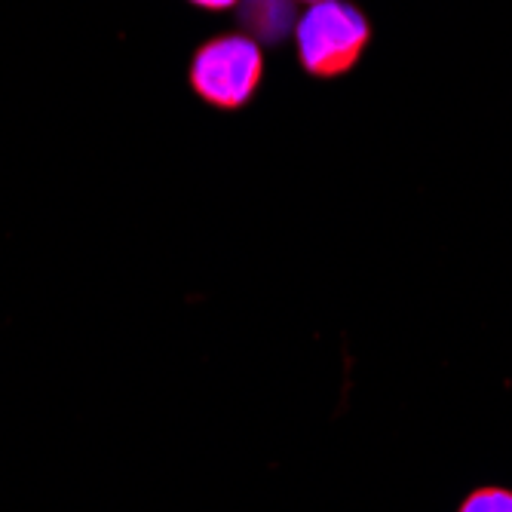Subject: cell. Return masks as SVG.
Here are the masks:
<instances>
[{"label": "cell", "mask_w": 512, "mask_h": 512, "mask_svg": "<svg viewBox=\"0 0 512 512\" xmlns=\"http://www.w3.org/2000/svg\"><path fill=\"white\" fill-rule=\"evenodd\" d=\"M371 25L365 13L347 0H319L301 16L295 28L301 65L313 77H338L347 74L362 50L368 46Z\"/></svg>", "instance_id": "6da1fadb"}, {"label": "cell", "mask_w": 512, "mask_h": 512, "mask_svg": "<svg viewBox=\"0 0 512 512\" xmlns=\"http://www.w3.org/2000/svg\"><path fill=\"white\" fill-rule=\"evenodd\" d=\"M261 74V46L249 34H218L200 46L191 62L194 92L206 105L221 111H237L249 105Z\"/></svg>", "instance_id": "7a4b0ae2"}, {"label": "cell", "mask_w": 512, "mask_h": 512, "mask_svg": "<svg viewBox=\"0 0 512 512\" xmlns=\"http://www.w3.org/2000/svg\"><path fill=\"white\" fill-rule=\"evenodd\" d=\"M240 22L246 25L249 37L261 40H283L295 25L292 0H240Z\"/></svg>", "instance_id": "3957f363"}, {"label": "cell", "mask_w": 512, "mask_h": 512, "mask_svg": "<svg viewBox=\"0 0 512 512\" xmlns=\"http://www.w3.org/2000/svg\"><path fill=\"white\" fill-rule=\"evenodd\" d=\"M460 512H512V491L503 488H479L463 500Z\"/></svg>", "instance_id": "277c9868"}, {"label": "cell", "mask_w": 512, "mask_h": 512, "mask_svg": "<svg viewBox=\"0 0 512 512\" xmlns=\"http://www.w3.org/2000/svg\"><path fill=\"white\" fill-rule=\"evenodd\" d=\"M191 4L200 7V10H209V13H224L230 7H237L240 0H191Z\"/></svg>", "instance_id": "5b68a950"}, {"label": "cell", "mask_w": 512, "mask_h": 512, "mask_svg": "<svg viewBox=\"0 0 512 512\" xmlns=\"http://www.w3.org/2000/svg\"><path fill=\"white\" fill-rule=\"evenodd\" d=\"M301 4H319V0H301Z\"/></svg>", "instance_id": "8992f818"}]
</instances>
